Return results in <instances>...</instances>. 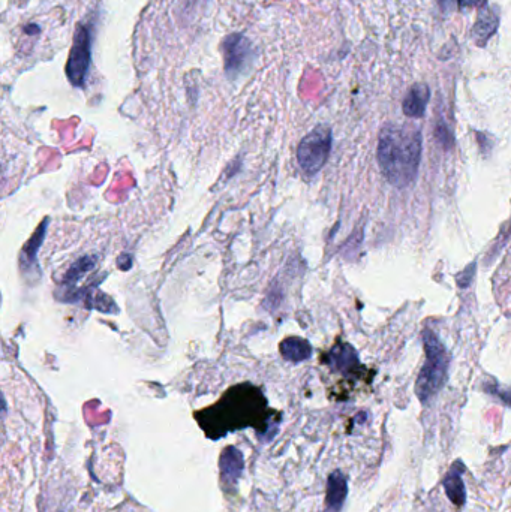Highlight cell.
Here are the masks:
<instances>
[{
	"label": "cell",
	"mask_w": 511,
	"mask_h": 512,
	"mask_svg": "<svg viewBox=\"0 0 511 512\" xmlns=\"http://www.w3.org/2000/svg\"><path fill=\"white\" fill-rule=\"evenodd\" d=\"M422 161V132L407 126L387 125L378 140V164L387 182L407 188L416 180Z\"/></svg>",
	"instance_id": "6da1fadb"
},
{
	"label": "cell",
	"mask_w": 511,
	"mask_h": 512,
	"mask_svg": "<svg viewBox=\"0 0 511 512\" xmlns=\"http://www.w3.org/2000/svg\"><path fill=\"white\" fill-rule=\"evenodd\" d=\"M423 343H425L426 363L417 379L416 393L423 403H428L446 384L450 358L446 346L431 330L423 331Z\"/></svg>",
	"instance_id": "7a4b0ae2"
},
{
	"label": "cell",
	"mask_w": 511,
	"mask_h": 512,
	"mask_svg": "<svg viewBox=\"0 0 511 512\" xmlns=\"http://www.w3.org/2000/svg\"><path fill=\"white\" fill-rule=\"evenodd\" d=\"M93 33L87 24H77L74 41L66 62V77L74 87H83L92 62Z\"/></svg>",
	"instance_id": "3957f363"
},
{
	"label": "cell",
	"mask_w": 511,
	"mask_h": 512,
	"mask_svg": "<svg viewBox=\"0 0 511 512\" xmlns=\"http://www.w3.org/2000/svg\"><path fill=\"white\" fill-rule=\"evenodd\" d=\"M332 150V129L320 125L309 132L297 149V159L305 173L315 174L326 165Z\"/></svg>",
	"instance_id": "277c9868"
},
{
	"label": "cell",
	"mask_w": 511,
	"mask_h": 512,
	"mask_svg": "<svg viewBox=\"0 0 511 512\" xmlns=\"http://www.w3.org/2000/svg\"><path fill=\"white\" fill-rule=\"evenodd\" d=\"M222 53H224L225 74L231 80L245 74L254 60L252 42L242 33L228 35L222 42Z\"/></svg>",
	"instance_id": "5b68a950"
},
{
	"label": "cell",
	"mask_w": 511,
	"mask_h": 512,
	"mask_svg": "<svg viewBox=\"0 0 511 512\" xmlns=\"http://www.w3.org/2000/svg\"><path fill=\"white\" fill-rule=\"evenodd\" d=\"M500 27V8L486 6L480 9L476 24L473 27L474 41L479 47L488 44L489 39L497 33Z\"/></svg>",
	"instance_id": "8992f818"
},
{
	"label": "cell",
	"mask_w": 511,
	"mask_h": 512,
	"mask_svg": "<svg viewBox=\"0 0 511 512\" xmlns=\"http://www.w3.org/2000/svg\"><path fill=\"white\" fill-rule=\"evenodd\" d=\"M429 99H431V89H429L428 84H414V86L408 90L404 104H402L405 116L413 117V119H420V117L425 116Z\"/></svg>",
	"instance_id": "52a82bcc"
},
{
	"label": "cell",
	"mask_w": 511,
	"mask_h": 512,
	"mask_svg": "<svg viewBox=\"0 0 511 512\" xmlns=\"http://www.w3.org/2000/svg\"><path fill=\"white\" fill-rule=\"evenodd\" d=\"M243 471V456L234 447L225 448L221 456V477L228 487H234Z\"/></svg>",
	"instance_id": "ba28073f"
},
{
	"label": "cell",
	"mask_w": 511,
	"mask_h": 512,
	"mask_svg": "<svg viewBox=\"0 0 511 512\" xmlns=\"http://www.w3.org/2000/svg\"><path fill=\"white\" fill-rule=\"evenodd\" d=\"M348 495V484L342 472H333L327 481V510L339 512L344 507Z\"/></svg>",
	"instance_id": "9c48e42d"
},
{
	"label": "cell",
	"mask_w": 511,
	"mask_h": 512,
	"mask_svg": "<svg viewBox=\"0 0 511 512\" xmlns=\"http://www.w3.org/2000/svg\"><path fill=\"white\" fill-rule=\"evenodd\" d=\"M462 471H464V465L456 463L453 466L452 471L447 475L444 480V489H446L447 498L456 505V507H462L467 501V493H465L464 481H462Z\"/></svg>",
	"instance_id": "30bf717a"
},
{
	"label": "cell",
	"mask_w": 511,
	"mask_h": 512,
	"mask_svg": "<svg viewBox=\"0 0 511 512\" xmlns=\"http://www.w3.org/2000/svg\"><path fill=\"white\" fill-rule=\"evenodd\" d=\"M282 357L291 363H300V361L308 360L312 354V346L308 340L299 339V337H291L285 339L281 345Z\"/></svg>",
	"instance_id": "8fae6325"
},
{
	"label": "cell",
	"mask_w": 511,
	"mask_h": 512,
	"mask_svg": "<svg viewBox=\"0 0 511 512\" xmlns=\"http://www.w3.org/2000/svg\"><path fill=\"white\" fill-rule=\"evenodd\" d=\"M330 364L333 369L339 370V372H350L354 370L359 364L357 360L356 351L351 348L350 345H339L338 348L333 349L330 354Z\"/></svg>",
	"instance_id": "7c38bea8"
},
{
	"label": "cell",
	"mask_w": 511,
	"mask_h": 512,
	"mask_svg": "<svg viewBox=\"0 0 511 512\" xmlns=\"http://www.w3.org/2000/svg\"><path fill=\"white\" fill-rule=\"evenodd\" d=\"M96 259L92 258V256H84V258L78 259L72 264V267L69 268L68 273L63 277V283L65 285L72 286L74 283H77L87 271L92 270L95 267Z\"/></svg>",
	"instance_id": "4fadbf2b"
},
{
	"label": "cell",
	"mask_w": 511,
	"mask_h": 512,
	"mask_svg": "<svg viewBox=\"0 0 511 512\" xmlns=\"http://www.w3.org/2000/svg\"><path fill=\"white\" fill-rule=\"evenodd\" d=\"M48 219H45L41 225H39L38 231H35L30 242L27 243L26 248L23 251V258L26 259L27 262H35L36 254H38L39 248H41L42 242L45 239V230H47Z\"/></svg>",
	"instance_id": "5bb4252c"
},
{
	"label": "cell",
	"mask_w": 511,
	"mask_h": 512,
	"mask_svg": "<svg viewBox=\"0 0 511 512\" xmlns=\"http://www.w3.org/2000/svg\"><path fill=\"white\" fill-rule=\"evenodd\" d=\"M435 135H437V140L440 141L444 149L449 150L450 147L453 146L452 134H450L449 126H447L446 123H438L437 129H435Z\"/></svg>",
	"instance_id": "9a60e30c"
},
{
	"label": "cell",
	"mask_w": 511,
	"mask_h": 512,
	"mask_svg": "<svg viewBox=\"0 0 511 512\" xmlns=\"http://www.w3.org/2000/svg\"><path fill=\"white\" fill-rule=\"evenodd\" d=\"M488 6V0H459V9L477 8L482 9Z\"/></svg>",
	"instance_id": "2e32d148"
},
{
	"label": "cell",
	"mask_w": 511,
	"mask_h": 512,
	"mask_svg": "<svg viewBox=\"0 0 511 512\" xmlns=\"http://www.w3.org/2000/svg\"><path fill=\"white\" fill-rule=\"evenodd\" d=\"M474 270H476V265H470V267L467 268V271H465V273L459 277V279H464V282L461 283V286H467L468 283H470L471 274L474 273Z\"/></svg>",
	"instance_id": "e0dca14e"
},
{
	"label": "cell",
	"mask_w": 511,
	"mask_h": 512,
	"mask_svg": "<svg viewBox=\"0 0 511 512\" xmlns=\"http://www.w3.org/2000/svg\"><path fill=\"white\" fill-rule=\"evenodd\" d=\"M438 3H440L441 8L443 9H455L459 8V0H438Z\"/></svg>",
	"instance_id": "ac0fdd59"
},
{
	"label": "cell",
	"mask_w": 511,
	"mask_h": 512,
	"mask_svg": "<svg viewBox=\"0 0 511 512\" xmlns=\"http://www.w3.org/2000/svg\"><path fill=\"white\" fill-rule=\"evenodd\" d=\"M27 32H32V33H35V32H38V27L36 26H30V27H27Z\"/></svg>",
	"instance_id": "d6986e66"
}]
</instances>
